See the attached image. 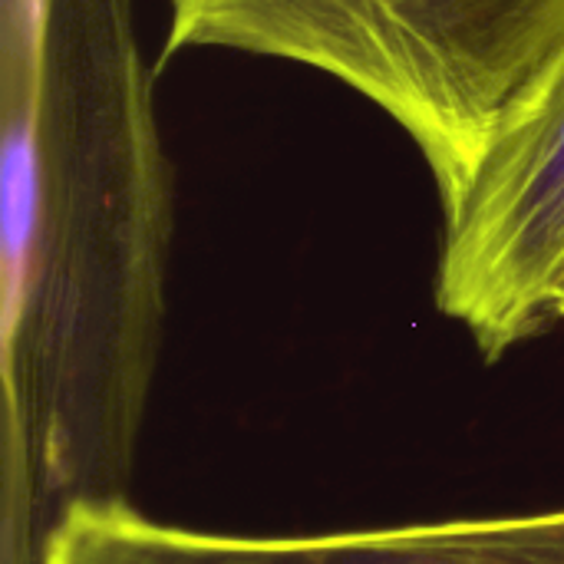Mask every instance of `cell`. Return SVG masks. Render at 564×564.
Masks as SVG:
<instances>
[{
	"mask_svg": "<svg viewBox=\"0 0 564 564\" xmlns=\"http://www.w3.org/2000/svg\"><path fill=\"white\" fill-rule=\"evenodd\" d=\"M0 198V564L122 502L149 410L172 165L132 0H7Z\"/></svg>",
	"mask_w": 564,
	"mask_h": 564,
	"instance_id": "obj_1",
	"label": "cell"
},
{
	"mask_svg": "<svg viewBox=\"0 0 564 564\" xmlns=\"http://www.w3.org/2000/svg\"><path fill=\"white\" fill-rule=\"evenodd\" d=\"M165 56L311 66L383 109L433 172L443 218L564 50V0H169Z\"/></svg>",
	"mask_w": 564,
	"mask_h": 564,
	"instance_id": "obj_2",
	"label": "cell"
},
{
	"mask_svg": "<svg viewBox=\"0 0 564 564\" xmlns=\"http://www.w3.org/2000/svg\"><path fill=\"white\" fill-rule=\"evenodd\" d=\"M564 268V50L519 102L466 202L443 218L436 307L486 360L555 324Z\"/></svg>",
	"mask_w": 564,
	"mask_h": 564,
	"instance_id": "obj_3",
	"label": "cell"
},
{
	"mask_svg": "<svg viewBox=\"0 0 564 564\" xmlns=\"http://www.w3.org/2000/svg\"><path fill=\"white\" fill-rule=\"evenodd\" d=\"M40 564H564V506L314 535H231L159 522L122 499L76 506L46 539Z\"/></svg>",
	"mask_w": 564,
	"mask_h": 564,
	"instance_id": "obj_4",
	"label": "cell"
},
{
	"mask_svg": "<svg viewBox=\"0 0 564 564\" xmlns=\"http://www.w3.org/2000/svg\"><path fill=\"white\" fill-rule=\"evenodd\" d=\"M552 317L555 321H564V268L558 271V281L552 288Z\"/></svg>",
	"mask_w": 564,
	"mask_h": 564,
	"instance_id": "obj_5",
	"label": "cell"
}]
</instances>
